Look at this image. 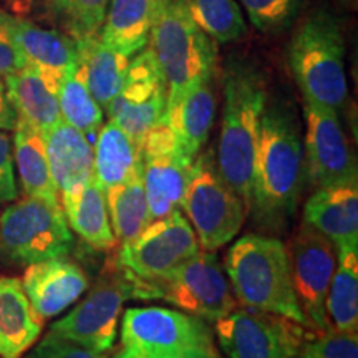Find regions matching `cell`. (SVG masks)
Here are the masks:
<instances>
[{"mask_svg": "<svg viewBox=\"0 0 358 358\" xmlns=\"http://www.w3.org/2000/svg\"><path fill=\"white\" fill-rule=\"evenodd\" d=\"M62 206L70 229L98 250H108L116 239L111 229L105 191L92 178L73 189L62 192Z\"/></svg>", "mask_w": 358, "mask_h": 358, "instance_id": "obj_25", "label": "cell"}, {"mask_svg": "<svg viewBox=\"0 0 358 358\" xmlns=\"http://www.w3.org/2000/svg\"><path fill=\"white\" fill-rule=\"evenodd\" d=\"M201 252L198 237L181 211L155 219L120 249L118 268L136 280L155 282Z\"/></svg>", "mask_w": 358, "mask_h": 358, "instance_id": "obj_11", "label": "cell"}, {"mask_svg": "<svg viewBox=\"0 0 358 358\" xmlns=\"http://www.w3.org/2000/svg\"><path fill=\"white\" fill-rule=\"evenodd\" d=\"M181 209L196 232L201 250L208 252L231 243L248 217L244 201L219 174L211 153L192 161Z\"/></svg>", "mask_w": 358, "mask_h": 358, "instance_id": "obj_7", "label": "cell"}, {"mask_svg": "<svg viewBox=\"0 0 358 358\" xmlns=\"http://www.w3.org/2000/svg\"><path fill=\"white\" fill-rule=\"evenodd\" d=\"M192 20L216 43L237 42L248 34L237 0H185Z\"/></svg>", "mask_w": 358, "mask_h": 358, "instance_id": "obj_33", "label": "cell"}, {"mask_svg": "<svg viewBox=\"0 0 358 358\" xmlns=\"http://www.w3.org/2000/svg\"><path fill=\"white\" fill-rule=\"evenodd\" d=\"M43 136L48 164L58 192L73 189L93 178L95 151L93 143L83 133L60 120Z\"/></svg>", "mask_w": 358, "mask_h": 358, "instance_id": "obj_23", "label": "cell"}, {"mask_svg": "<svg viewBox=\"0 0 358 358\" xmlns=\"http://www.w3.org/2000/svg\"><path fill=\"white\" fill-rule=\"evenodd\" d=\"M93 178L103 191L141 174L140 145L118 124H103L93 143Z\"/></svg>", "mask_w": 358, "mask_h": 358, "instance_id": "obj_27", "label": "cell"}, {"mask_svg": "<svg viewBox=\"0 0 358 358\" xmlns=\"http://www.w3.org/2000/svg\"><path fill=\"white\" fill-rule=\"evenodd\" d=\"M342 2L348 3V6H355V3H357V0H342Z\"/></svg>", "mask_w": 358, "mask_h": 358, "instance_id": "obj_41", "label": "cell"}, {"mask_svg": "<svg viewBox=\"0 0 358 358\" xmlns=\"http://www.w3.org/2000/svg\"><path fill=\"white\" fill-rule=\"evenodd\" d=\"M289 66L303 101L337 111L345 105V42L337 17L320 7L307 15L289 43Z\"/></svg>", "mask_w": 358, "mask_h": 358, "instance_id": "obj_4", "label": "cell"}, {"mask_svg": "<svg viewBox=\"0 0 358 358\" xmlns=\"http://www.w3.org/2000/svg\"><path fill=\"white\" fill-rule=\"evenodd\" d=\"M171 0H111L98 40L133 58L148 47L151 32Z\"/></svg>", "mask_w": 358, "mask_h": 358, "instance_id": "obj_20", "label": "cell"}, {"mask_svg": "<svg viewBox=\"0 0 358 358\" xmlns=\"http://www.w3.org/2000/svg\"><path fill=\"white\" fill-rule=\"evenodd\" d=\"M111 0H42V12L73 40L96 37Z\"/></svg>", "mask_w": 358, "mask_h": 358, "instance_id": "obj_32", "label": "cell"}, {"mask_svg": "<svg viewBox=\"0 0 358 358\" xmlns=\"http://www.w3.org/2000/svg\"><path fill=\"white\" fill-rule=\"evenodd\" d=\"M111 358H222V357L219 355L216 348H201V350H191V352L178 353V355H169V357H138L122 348V350L115 353Z\"/></svg>", "mask_w": 358, "mask_h": 358, "instance_id": "obj_40", "label": "cell"}, {"mask_svg": "<svg viewBox=\"0 0 358 358\" xmlns=\"http://www.w3.org/2000/svg\"><path fill=\"white\" fill-rule=\"evenodd\" d=\"M27 66V62L7 30L0 25V80Z\"/></svg>", "mask_w": 358, "mask_h": 358, "instance_id": "obj_38", "label": "cell"}, {"mask_svg": "<svg viewBox=\"0 0 358 358\" xmlns=\"http://www.w3.org/2000/svg\"><path fill=\"white\" fill-rule=\"evenodd\" d=\"M90 93L103 110L122 90L131 58L105 47L96 37L75 40Z\"/></svg>", "mask_w": 358, "mask_h": 358, "instance_id": "obj_28", "label": "cell"}, {"mask_svg": "<svg viewBox=\"0 0 358 358\" xmlns=\"http://www.w3.org/2000/svg\"><path fill=\"white\" fill-rule=\"evenodd\" d=\"M27 358H108L106 353H98L85 348L70 340L58 337L48 332L42 338V342L30 352Z\"/></svg>", "mask_w": 358, "mask_h": 358, "instance_id": "obj_36", "label": "cell"}, {"mask_svg": "<svg viewBox=\"0 0 358 358\" xmlns=\"http://www.w3.org/2000/svg\"><path fill=\"white\" fill-rule=\"evenodd\" d=\"M303 224L335 245H358V182L319 187L303 206Z\"/></svg>", "mask_w": 358, "mask_h": 358, "instance_id": "obj_19", "label": "cell"}, {"mask_svg": "<svg viewBox=\"0 0 358 358\" xmlns=\"http://www.w3.org/2000/svg\"><path fill=\"white\" fill-rule=\"evenodd\" d=\"M216 110L217 98L214 78H211L192 88L164 111V122L169 124L181 150L191 159H196L201 148L208 141L216 120Z\"/></svg>", "mask_w": 358, "mask_h": 358, "instance_id": "obj_24", "label": "cell"}, {"mask_svg": "<svg viewBox=\"0 0 358 358\" xmlns=\"http://www.w3.org/2000/svg\"><path fill=\"white\" fill-rule=\"evenodd\" d=\"M105 198L115 239H120L123 244L136 239L153 221L141 174L122 185L108 187Z\"/></svg>", "mask_w": 358, "mask_h": 358, "instance_id": "obj_30", "label": "cell"}, {"mask_svg": "<svg viewBox=\"0 0 358 358\" xmlns=\"http://www.w3.org/2000/svg\"><path fill=\"white\" fill-rule=\"evenodd\" d=\"M224 271L241 306L308 327L294 292L287 248L280 239L264 234L239 237L227 250Z\"/></svg>", "mask_w": 358, "mask_h": 358, "instance_id": "obj_3", "label": "cell"}, {"mask_svg": "<svg viewBox=\"0 0 358 358\" xmlns=\"http://www.w3.org/2000/svg\"><path fill=\"white\" fill-rule=\"evenodd\" d=\"M303 173V143L294 111L285 103H267L261 120L249 203V211L262 229L280 231L292 221Z\"/></svg>", "mask_w": 358, "mask_h": 358, "instance_id": "obj_1", "label": "cell"}, {"mask_svg": "<svg viewBox=\"0 0 358 358\" xmlns=\"http://www.w3.org/2000/svg\"><path fill=\"white\" fill-rule=\"evenodd\" d=\"M12 155L13 166H17L25 196L60 204L58 189L53 182L50 164H48L43 133L19 120L13 129Z\"/></svg>", "mask_w": 358, "mask_h": 358, "instance_id": "obj_26", "label": "cell"}, {"mask_svg": "<svg viewBox=\"0 0 358 358\" xmlns=\"http://www.w3.org/2000/svg\"><path fill=\"white\" fill-rule=\"evenodd\" d=\"M3 83L20 122L45 134L62 120L58 105L60 80L27 65L3 78Z\"/></svg>", "mask_w": 358, "mask_h": 358, "instance_id": "obj_21", "label": "cell"}, {"mask_svg": "<svg viewBox=\"0 0 358 358\" xmlns=\"http://www.w3.org/2000/svg\"><path fill=\"white\" fill-rule=\"evenodd\" d=\"M140 299H163L211 324L237 307L226 271L208 250H201L158 280H141Z\"/></svg>", "mask_w": 358, "mask_h": 358, "instance_id": "obj_8", "label": "cell"}, {"mask_svg": "<svg viewBox=\"0 0 358 358\" xmlns=\"http://www.w3.org/2000/svg\"><path fill=\"white\" fill-rule=\"evenodd\" d=\"M0 25L10 35L27 65L43 73L62 82L80 65L77 42L60 30L45 29L3 8H0Z\"/></svg>", "mask_w": 358, "mask_h": 358, "instance_id": "obj_17", "label": "cell"}, {"mask_svg": "<svg viewBox=\"0 0 358 358\" xmlns=\"http://www.w3.org/2000/svg\"><path fill=\"white\" fill-rule=\"evenodd\" d=\"M71 245L73 234L60 204L25 196L0 216V256L8 262L30 266L66 257Z\"/></svg>", "mask_w": 358, "mask_h": 358, "instance_id": "obj_6", "label": "cell"}, {"mask_svg": "<svg viewBox=\"0 0 358 358\" xmlns=\"http://www.w3.org/2000/svg\"><path fill=\"white\" fill-rule=\"evenodd\" d=\"M141 178L151 219L181 211L192 161L181 150L169 124L161 118L140 143Z\"/></svg>", "mask_w": 358, "mask_h": 358, "instance_id": "obj_12", "label": "cell"}, {"mask_svg": "<svg viewBox=\"0 0 358 358\" xmlns=\"http://www.w3.org/2000/svg\"><path fill=\"white\" fill-rule=\"evenodd\" d=\"M292 358H358L357 334L327 330L310 335Z\"/></svg>", "mask_w": 358, "mask_h": 358, "instance_id": "obj_35", "label": "cell"}, {"mask_svg": "<svg viewBox=\"0 0 358 358\" xmlns=\"http://www.w3.org/2000/svg\"><path fill=\"white\" fill-rule=\"evenodd\" d=\"M148 43L166 83V108L192 88L214 78L216 45L192 20L185 0H171Z\"/></svg>", "mask_w": 358, "mask_h": 358, "instance_id": "obj_5", "label": "cell"}, {"mask_svg": "<svg viewBox=\"0 0 358 358\" xmlns=\"http://www.w3.org/2000/svg\"><path fill=\"white\" fill-rule=\"evenodd\" d=\"M327 317L332 330L357 334L358 329V245L337 249V268L327 295Z\"/></svg>", "mask_w": 358, "mask_h": 358, "instance_id": "obj_29", "label": "cell"}, {"mask_svg": "<svg viewBox=\"0 0 358 358\" xmlns=\"http://www.w3.org/2000/svg\"><path fill=\"white\" fill-rule=\"evenodd\" d=\"M58 105L62 120L77 128L93 143L103 127V108L90 93L80 65L62 80L58 88Z\"/></svg>", "mask_w": 358, "mask_h": 358, "instance_id": "obj_31", "label": "cell"}, {"mask_svg": "<svg viewBox=\"0 0 358 358\" xmlns=\"http://www.w3.org/2000/svg\"><path fill=\"white\" fill-rule=\"evenodd\" d=\"M303 166L310 185L319 187L358 182L357 161L337 111L303 101Z\"/></svg>", "mask_w": 358, "mask_h": 358, "instance_id": "obj_14", "label": "cell"}, {"mask_svg": "<svg viewBox=\"0 0 358 358\" xmlns=\"http://www.w3.org/2000/svg\"><path fill=\"white\" fill-rule=\"evenodd\" d=\"M128 297L122 272L106 277L73 310L53 322L50 332L93 352L108 353L115 345L123 302Z\"/></svg>", "mask_w": 358, "mask_h": 358, "instance_id": "obj_16", "label": "cell"}, {"mask_svg": "<svg viewBox=\"0 0 358 358\" xmlns=\"http://www.w3.org/2000/svg\"><path fill=\"white\" fill-rule=\"evenodd\" d=\"M19 198L13 168L12 141L7 131H0V206L13 203Z\"/></svg>", "mask_w": 358, "mask_h": 358, "instance_id": "obj_37", "label": "cell"}, {"mask_svg": "<svg viewBox=\"0 0 358 358\" xmlns=\"http://www.w3.org/2000/svg\"><path fill=\"white\" fill-rule=\"evenodd\" d=\"M22 287L35 312L45 320L73 306L88 289V277L78 264L58 257L27 266Z\"/></svg>", "mask_w": 358, "mask_h": 358, "instance_id": "obj_18", "label": "cell"}, {"mask_svg": "<svg viewBox=\"0 0 358 358\" xmlns=\"http://www.w3.org/2000/svg\"><path fill=\"white\" fill-rule=\"evenodd\" d=\"M250 24L264 34H280L295 24L303 0H239Z\"/></svg>", "mask_w": 358, "mask_h": 358, "instance_id": "obj_34", "label": "cell"}, {"mask_svg": "<svg viewBox=\"0 0 358 358\" xmlns=\"http://www.w3.org/2000/svg\"><path fill=\"white\" fill-rule=\"evenodd\" d=\"M307 329L285 317L244 306L214 322L227 358H292L312 335Z\"/></svg>", "mask_w": 358, "mask_h": 358, "instance_id": "obj_10", "label": "cell"}, {"mask_svg": "<svg viewBox=\"0 0 358 358\" xmlns=\"http://www.w3.org/2000/svg\"><path fill=\"white\" fill-rule=\"evenodd\" d=\"M266 105L267 87L261 71L245 62H234L227 66L216 166L224 181L244 201L248 211Z\"/></svg>", "mask_w": 358, "mask_h": 358, "instance_id": "obj_2", "label": "cell"}, {"mask_svg": "<svg viewBox=\"0 0 358 358\" xmlns=\"http://www.w3.org/2000/svg\"><path fill=\"white\" fill-rule=\"evenodd\" d=\"M295 297L308 329L332 330L327 317V295L337 268V249L327 237L302 224L287 249Z\"/></svg>", "mask_w": 358, "mask_h": 358, "instance_id": "obj_13", "label": "cell"}, {"mask_svg": "<svg viewBox=\"0 0 358 358\" xmlns=\"http://www.w3.org/2000/svg\"><path fill=\"white\" fill-rule=\"evenodd\" d=\"M122 348L138 357H169L214 348L208 322L164 307L128 308L122 319Z\"/></svg>", "mask_w": 358, "mask_h": 358, "instance_id": "obj_9", "label": "cell"}, {"mask_svg": "<svg viewBox=\"0 0 358 358\" xmlns=\"http://www.w3.org/2000/svg\"><path fill=\"white\" fill-rule=\"evenodd\" d=\"M19 122V116L7 95L6 83L0 80V131H13Z\"/></svg>", "mask_w": 358, "mask_h": 358, "instance_id": "obj_39", "label": "cell"}, {"mask_svg": "<svg viewBox=\"0 0 358 358\" xmlns=\"http://www.w3.org/2000/svg\"><path fill=\"white\" fill-rule=\"evenodd\" d=\"M42 329L43 319L30 303L22 280L0 275V358H22Z\"/></svg>", "mask_w": 358, "mask_h": 358, "instance_id": "obj_22", "label": "cell"}, {"mask_svg": "<svg viewBox=\"0 0 358 358\" xmlns=\"http://www.w3.org/2000/svg\"><path fill=\"white\" fill-rule=\"evenodd\" d=\"M166 103V83L153 52L146 47L129 60L123 87L105 110L110 122L140 145L145 134L164 116Z\"/></svg>", "mask_w": 358, "mask_h": 358, "instance_id": "obj_15", "label": "cell"}]
</instances>
